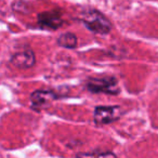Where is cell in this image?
<instances>
[{
    "label": "cell",
    "instance_id": "cell-1",
    "mask_svg": "<svg viewBox=\"0 0 158 158\" xmlns=\"http://www.w3.org/2000/svg\"><path fill=\"white\" fill-rule=\"evenodd\" d=\"M80 21L84 23V25L95 34L100 35H106L112 31V24L110 22L97 10H90L85 12L80 18Z\"/></svg>",
    "mask_w": 158,
    "mask_h": 158
},
{
    "label": "cell",
    "instance_id": "cell-2",
    "mask_svg": "<svg viewBox=\"0 0 158 158\" xmlns=\"http://www.w3.org/2000/svg\"><path fill=\"white\" fill-rule=\"evenodd\" d=\"M87 89L93 93L117 94L119 92L117 80L115 78H91L87 81Z\"/></svg>",
    "mask_w": 158,
    "mask_h": 158
},
{
    "label": "cell",
    "instance_id": "cell-3",
    "mask_svg": "<svg viewBox=\"0 0 158 158\" xmlns=\"http://www.w3.org/2000/svg\"><path fill=\"white\" fill-rule=\"evenodd\" d=\"M120 106H98L94 110V123L97 125H108L121 116Z\"/></svg>",
    "mask_w": 158,
    "mask_h": 158
},
{
    "label": "cell",
    "instance_id": "cell-4",
    "mask_svg": "<svg viewBox=\"0 0 158 158\" xmlns=\"http://www.w3.org/2000/svg\"><path fill=\"white\" fill-rule=\"evenodd\" d=\"M35 54L31 50L29 49H25V50L19 51V52L14 53L10 59V62L13 66L21 69H26V68H31L35 64Z\"/></svg>",
    "mask_w": 158,
    "mask_h": 158
},
{
    "label": "cell",
    "instance_id": "cell-5",
    "mask_svg": "<svg viewBox=\"0 0 158 158\" xmlns=\"http://www.w3.org/2000/svg\"><path fill=\"white\" fill-rule=\"evenodd\" d=\"M57 99V95L52 91L48 90H38L31 93V101L33 103L34 107H44V105H48L53 100Z\"/></svg>",
    "mask_w": 158,
    "mask_h": 158
},
{
    "label": "cell",
    "instance_id": "cell-6",
    "mask_svg": "<svg viewBox=\"0 0 158 158\" xmlns=\"http://www.w3.org/2000/svg\"><path fill=\"white\" fill-rule=\"evenodd\" d=\"M38 22H39L40 26L52 29H57L63 24L61 16L56 12H44V13L39 14Z\"/></svg>",
    "mask_w": 158,
    "mask_h": 158
},
{
    "label": "cell",
    "instance_id": "cell-7",
    "mask_svg": "<svg viewBox=\"0 0 158 158\" xmlns=\"http://www.w3.org/2000/svg\"><path fill=\"white\" fill-rule=\"evenodd\" d=\"M57 44H59V46L63 47V48H75L77 44V37L74 34L70 33L62 34L59 37V39H57Z\"/></svg>",
    "mask_w": 158,
    "mask_h": 158
},
{
    "label": "cell",
    "instance_id": "cell-8",
    "mask_svg": "<svg viewBox=\"0 0 158 158\" xmlns=\"http://www.w3.org/2000/svg\"><path fill=\"white\" fill-rule=\"evenodd\" d=\"M78 156H113L115 157L114 153H110V152H107V153H91V154H78Z\"/></svg>",
    "mask_w": 158,
    "mask_h": 158
}]
</instances>
